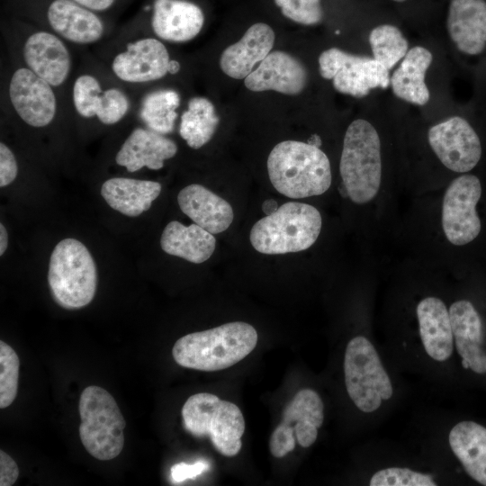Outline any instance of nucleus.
I'll use <instances>...</instances> for the list:
<instances>
[{
	"instance_id": "obj_1",
	"label": "nucleus",
	"mask_w": 486,
	"mask_h": 486,
	"mask_svg": "<svg viewBox=\"0 0 486 486\" xmlns=\"http://www.w3.org/2000/svg\"><path fill=\"white\" fill-rule=\"evenodd\" d=\"M68 101L76 118L112 127L134 115L136 93L118 81L102 61L88 59L75 71Z\"/></svg>"
},
{
	"instance_id": "obj_2",
	"label": "nucleus",
	"mask_w": 486,
	"mask_h": 486,
	"mask_svg": "<svg viewBox=\"0 0 486 486\" xmlns=\"http://www.w3.org/2000/svg\"><path fill=\"white\" fill-rule=\"evenodd\" d=\"M256 343L255 328L247 322L235 321L180 338L172 348V355L183 367L214 372L244 359Z\"/></svg>"
},
{
	"instance_id": "obj_3",
	"label": "nucleus",
	"mask_w": 486,
	"mask_h": 486,
	"mask_svg": "<svg viewBox=\"0 0 486 486\" xmlns=\"http://www.w3.org/2000/svg\"><path fill=\"white\" fill-rule=\"evenodd\" d=\"M267 172L275 190L292 199L323 194L332 182L330 163L317 146L284 140L274 147L267 158Z\"/></svg>"
},
{
	"instance_id": "obj_4",
	"label": "nucleus",
	"mask_w": 486,
	"mask_h": 486,
	"mask_svg": "<svg viewBox=\"0 0 486 486\" xmlns=\"http://www.w3.org/2000/svg\"><path fill=\"white\" fill-rule=\"evenodd\" d=\"M113 40L109 45L111 54L104 64L118 81L135 93L181 70V63L171 58L164 41L156 37L138 35Z\"/></svg>"
},
{
	"instance_id": "obj_5",
	"label": "nucleus",
	"mask_w": 486,
	"mask_h": 486,
	"mask_svg": "<svg viewBox=\"0 0 486 486\" xmlns=\"http://www.w3.org/2000/svg\"><path fill=\"white\" fill-rule=\"evenodd\" d=\"M339 171L348 198L356 204L372 202L382 183L381 140L375 128L364 119L348 126Z\"/></svg>"
},
{
	"instance_id": "obj_6",
	"label": "nucleus",
	"mask_w": 486,
	"mask_h": 486,
	"mask_svg": "<svg viewBox=\"0 0 486 486\" xmlns=\"http://www.w3.org/2000/svg\"><path fill=\"white\" fill-rule=\"evenodd\" d=\"M322 218L308 203L288 202L257 220L250 230L252 247L259 253L280 255L306 250L320 236Z\"/></svg>"
},
{
	"instance_id": "obj_7",
	"label": "nucleus",
	"mask_w": 486,
	"mask_h": 486,
	"mask_svg": "<svg viewBox=\"0 0 486 486\" xmlns=\"http://www.w3.org/2000/svg\"><path fill=\"white\" fill-rule=\"evenodd\" d=\"M8 58L46 81L63 95L75 74L70 44L45 29H32L4 39Z\"/></svg>"
},
{
	"instance_id": "obj_8",
	"label": "nucleus",
	"mask_w": 486,
	"mask_h": 486,
	"mask_svg": "<svg viewBox=\"0 0 486 486\" xmlns=\"http://www.w3.org/2000/svg\"><path fill=\"white\" fill-rule=\"evenodd\" d=\"M48 283L53 300L67 310H77L94 299L97 286L95 262L76 238H64L52 250Z\"/></svg>"
},
{
	"instance_id": "obj_9",
	"label": "nucleus",
	"mask_w": 486,
	"mask_h": 486,
	"mask_svg": "<svg viewBox=\"0 0 486 486\" xmlns=\"http://www.w3.org/2000/svg\"><path fill=\"white\" fill-rule=\"evenodd\" d=\"M182 418L187 432L196 437L209 436L222 455L231 457L240 451L245 419L236 404L212 393H196L184 402Z\"/></svg>"
},
{
	"instance_id": "obj_10",
	"label": "nucleus",
	"mask_w": 486,
	"mask_h": 486,
	"mask_svg": "<svg viewBox=\"0 0 486 486\" xmlns=\"http://www.w3.org/2000/svg\"><path fill=\"white\" fill-rule=\"evenodd\" d=\"M79 436L86 450L101 461L118 456L124 446L125 419L105 389L91 385L79 400Z\"/></svg>"
},
{
	"instance_id": "obj_11",
	"label": "nucleus",
	"mask_w": 486,
	"mask_h": 486,
	"mask_svg": "<svg viewBox=\"0 0 486 486\" xmlns=\"http://www.w3.org/2000/svg\"><path fill=\"white\" fill-rule=\"evenodd\" d=\"M344 374L349 398L361 411L371 413L393 393L392 382L374 345L364 337L353 338L346 346Z\"/></svg>"
},
{
	"instance_id": "obj_12",
	"label": "nucleus",
	"mask_w": 486,
	"mask_h": 486,
	"mask_svg": "<svg viewBox=\"0 0 486 486\" xmlns=\"http://www.w3.org/2000/svg\"><path fill=\"white\" fill-rule=\"evenodd\" d=\"M320 73L332 79L334 88L345 94L363 97L372 89H386L391 84L389 70L374 58L349 54L337 48L319 57Z\"/></svg>"
},
{
	"instance_id": "obj_13",
	"label": "nucleus",
	"mask_w": 486,
	"mask_h": 486,
	"mask_svg": "<svg viewBox=\"0 0 486 486\" xmlns=\"http://www.w3.org/2000/svg\"><path fill=\"white\" fill-rule=\"evenodd\" d=\"M482 196V184L473 175H463L446 188L441 212L442 230L454 246H464L479 235L482 223L476 205Z\"/></svg>"
},
{
	"instance_id": "obj_14",
	"label": "nucleus",
	"mask_w": 486,
	"mask_h": 486,
	"mask_svg": "<svg viewBox=\"0 0 486 486\" xmlns=\"http://www.w3.org/2000/svg\"><path fill=\"white\" fill-rule=\"evenodd\" d=\"M428 139L440 162L454 172L466 173L481 159V140L470 123L462 117L454 116L432 126Z\"/></svg>"
},
{
	"instance_id": "obj_15",
	"label": "nucleus",
	"mask_w": 486,
	"mask_h": 486,
	"mask_svg": "<svg viewBox=\"0 0 486 486\" xmlns=\"http://www.w3.org/2000/svg\"><path fill=\"white\" fill-rule=\"evenodd\" d=\"M45 17V30L72 46H92L106 40V25L101 17L72 0H52Z\"/></svg>"
},
{
	"instance_id": "obj_16",
	"label": "nucleus",
	"mask_w": 486,
	"mask_h": 486,
	"mask_svg": "<svg viewBox=\"0 0 486 486\" xmlns=\"http://www.w3.org/2000/svg\"><path fill=\"white\" fill-rule=\"evenodd\" d=\"M150 28L153 37L162 41L184 43L194 39L204 24V14L188 0H154Z\"/></svg>"
},
{
	"instance_id": "obj_17",
	"label": "nucleus",
	"mask_w": 486,
	"mask_h": 486,
	"mask_svg": "<svg viewBox=\"0 0 486 486\" xmlns=\"http://www.w3.org/2000/svg\"><path fill=\"white\" fill-rule=\"evenodd\" d=\"M178 148L176 142L141 123L134 127L115 154V163L129 172L144 167L159 170L165 161L174 158Z\"/></svg>"
},
{
	"instance_id": "obj_18",
	"label": "nucleus",
	"mask_w": 486,
	"mask_h": 486,
	"mask_svg": "<svg viewBox=\"0 0 486 486\" xmlns=\"http://www.w3.org/2000/svg\"><path fill=\"white\" fill-rule=\"evenodd\" d=\"M308 73L302 63L287 52H270L246 78V87L253 92L274 90L295 95L305 87Z\"/></svg>"
},
{
	"instance_id": "obj_19",
	"label": "nucleus",
	"mask_w": 486,
	"mask_h": 486,
	"mask_svg": "<svg viewBox=\"0 0 486 486\" xmlns=\"http://www.w3.org/2000/svg\"><path fill=\"white\" fill-rule=\"evenodd\" d=\"M274 39V32L268 24H253L238 42L222 51L220 69L231 78L245 79L271 52Z\"/></svg>"
},
{
	"instance_id": "obj_20",
	"label": "nucleus",
	"mask_w": 486,
	"mask_h": 486,
	"mask_svg": "<svg viewBox=\"0 0 486 486\" xmlns=\"http://www.w3.org/2000/svg\"><path fill=\"white\" fill-rule=\"evenodd\" d=\"M446 27L460 51L482 53L486 47V1L451 0Z\"/></svg>"
},
{
	"instance_id": "obj_21",
	"label": "nucleus",
	"mask_w": 486,
	"mask_h": 486,
	"mask_svg": "<svg viewBox=\"0 0 486 486\" xmlns=\"http://www.w3.org/2000/svg\"><path fill=\"white\" fill-rule=\"evenodd\" d=\"M177 202L186 216L213 235L228 230L234 219L231 205L202 184L184 187L177 195Z\"/></svg>"
},
{
	"instance_id": "obj_22",
	"label": "nucleus",
	"mask_w": 486,
	"mask_h": 486,
	"mask_svg": "<svg viewBox=\"0 0 486 486\" xmlns=\"http://www.w3.org/2000/svg\"><path fill=\"white\" fill-rule=\"evenodd\" d=\"M449 310L453 337L459 356L476 374L486 373V354L482 349V323L479 313L467 300L454 302Z\"/></svg>"
},
{
	"instance_id": "obj_23",
	"label": "nucleus",
	"mask_w": 486,
	"mask_h": 486,
	"mask_svg": "<svg viewBox=\"0 0 486 486\" xmlns=\"http://www.w3.org/2000/svg\"><path fill=\"white\" fill-rule=\"evenodd\" d=\"M420 338L426 353L443 362L453 353V331L449 310L439 298L422 299L416 309Z\"/></svg>"
},
{
	"instance_id": "obj_24",
	"label": "nucleus",
	"mask_w": 486,
	"mask_h": 486,
	"mask_svg": "<svg viewBox=\"0 0 486 486\" xmlns=\"http://www.w3.org/2000/svg\"><path fill=\"white\" fill-rule=\"evenodd\" d=\"M161 189V184L156 181L112 177L102 184L101 194L112 209L137 217L151 207Z\"/></svg>"
},
{
	"instance_id": "obj_25",
	"label": "nucleus",
	"mask_w": 486,
	"mask_h": 486,
	"mask_svg": "<svg viewBox=\"0 0 486 486\" xmlns=\"http://www.w3.org/2000/svg\"><path fill=\"white\" fill-rule=\"evenodd\" d=\"M160 247L164 252L194 264L207 261L213 254L216 238L196 223L185 226L172 220L165 227Z\"/></svg>"
},
{
	"instance_id": "obj_26",
	"label": "nucleus",
	"mask_w": 486,
	"mask_h": 486,
	"mask_svg": "<svg viewBox=\"0 0 486 486\" xmlns=\"http://www.w3.org/2000/svg\"><path fill=\"white\" fill-rule=\"evenodd\" d=\"M432 59L431 52L424 47L410 49L391 77L393 94L408 103L425 105L430 97L425 75Z\"/></svg>"
},
{
	"instance_id": "obj_27",
	"label": "nucleus",
	"mask_w": 486,
	"mask_h": 486,
	"mask_svg": "<svg viewBox=\"0 0 486 486\" xmlns=\"http://www.w3.org/2000/svg\"><path fill=\"white\" fill-rule=\"evenodd\" d=\"M448 441L468 475L486 486V428L473 421H461L451 429Z\"/></svg>"
},
{
	"instance_id": "obj_28",
	"label": "nucleus",
	"mask_w": 486,
	"mask_h": 486,
	"mask_svg": "<svg viewBox=\"0 0 486 486\" xmlns=\"http://www.w3.org/2000/svg\"><path fill=\"white\" fill-rule=\"evenodd\" d=\"M179 93L172 88H158L136 93L134 115L147 128L167 135L176 129L180 105Z\"/></svg>"
},
{
	"instance_id": "obj_29",
	"label": "nucleus",
	"mask_w": 486,
	"mask_h": 486,
	"mask_svg": "<svg viewBox=\"0 0 486 486\" xmlns=\"http://www.w3.org/2000/svg\"><path fill=\"white\" fill-rule=\"evenodd\" d=\"M323 410L320 395L311 389H302L285 406L280 423L293 429L301 446L309 447L317 439L318 428L324 420Z\"/></svg>"
},
{
	"instance_id": "obj_30",
	"label": "nucleus",
	"mask_w": 486,
	"mask_h": 486,
	"mask_svg": "<svg viewBox=\"0 0 486 486\" xmlns=\"http://www.w3.org/2000/svg\"><path fill=\"white\" fill-rule=\"evenodd\" d=\"M219 122L213 104L205 97L194 96L180 115L178 132L188 147L198 149L212 140Z\"/></svg>"
},
{
	"instance_id": "obj_31",
	"label": "nucleus",
	"mask_w": 486,
	"mask_h": 486,
	"mask_svg": "<svg viewBox=\"0 0 486 486\" xmlns=\"http://www.w3.org/2000/svg\"><path fill=\"white\" fill-rule=\"evenodd\" d=\"M369 43L374 58L388 70L402 59L409 50L408 40L401 32L392 24L374 28L369 35Z\"/></svg>"
},
{
	"instance_id": "obj_32",
	"label": "nucleus",
	"mask_w": 486,
	"mask_h": 486,
	"mask_svg": "<svg viewBox=\"0 0 486 486\" xmlns=\"http://www.w3.org/2000/svg\"><path fill=\"white\" fill-rule=\"evenodd\" d=\"M19 357L3 340L0 341V408L11 405L17 395Z\"/></svg>"
},
{
	"instance_id": "obj_33",
	"label": "nucleus",
	"mask_w": 486,
	"mask_h": 486,
	"mask_svg": "<svg viewBox=\"0 0 486 486\" xmlns=\"http://www.w3.org/2000/svg\"><path fill=\"white\" fill-rule=\"evenodd\" d=\"M371 486H436L433 478L409 468L390 467L376 472L371 478Z\"/></svg>"
},
{
	"instance_id": "obj_34",
	"label": "nucleus",
	"mask_w": 486,
	"mask_h": 486,
	"mask_svg": "<svg viewBox=\"0 0 486 486\" xmlns=\"http://www.w3.org/2000/svg\"><path fill=\"white\" fill-rule=\"evenodd\" d=\"M274 3L285 17L297 23L313 25L323 18L320 0H274Z\"/></svg>"
},
{
	"instance_id": "obj_35",
	"label": "nucleus",
	"mask_w": 486,
	"mask_h": 486,
	"mask_svg": "<svg viewBox=\"0 0 486 486\" xmlns=\"http://www.w3.org/2000/svg\"><path fill=\"white\" fill-rule=\"evenodd\" d=\"M293 429L279 423L273 431L269 440V449L273 456L281 458L295 448Z\"/></svg>"
},
{
	"instance_id": "obj_36",
	"label": "nucleus",
	"mask_w": 486,
	"mask_h": 486,
	"mask_svg": "<svg viewBox=\"0 0 486 486\" xmlns=\"http://www.w3.org/2000/svg\"><path fill=\"white\" fill-rule=\"evenodd\" d=\"M18 175V161L14 151L4 141L0 143V186L12 184Z\"/></svg>"
},
{
	"instance_id": "obj_37",
	"label": "nucleus",
	"mask_w": 486,
	"mask_h": 486,
	"mask_svg": "<svg viewBox=\"0 0 486 486\" xmlns=\"http://www.w3.org/2000/svg\"><path fill=\"white\" fill-rule=\"evenodd\" d=\"M208 468L209 464L205 461H198L193 464L181 462L170 468L171 480L175 483H179L187 479L195 478Z\"/></svg>"
},
{
	"instance_id": "obj_38",
	"label": "nucleus",
	"mask_w": 486,
	"mask_h": 486,
	"mask_svg": "<svg viewBox=\"0 0 486 486\" xmlns=\"http://www.w3.org/2000/svg\"><path fill=\"white\" fill-rule=\"evenodd\" d=\"M19 476L15 461L3 450H0V485L11 486Z\"/></svg>"
},
{
	"instance_id": "obj_39",
	"label": "nucleus",
	"mask_w": 486,
	"mask_h": 486,
	"mask_svg": "<svg viewBox=\"0 0 486 486\" xmlns=\"http://www.w3.org/2000/svg\"><path fill=\"white\" fill-rule=\"evenodd\" d=\"M83 7L94 13L104 12L110 9L116 0H72Z\"/></svg>"
},
{
	"instance_id": "obj_40",
	"label": "nucleus",
	"mask_w": 486,
	"mask_h": 486,
	"mask_svg": "<svg viewBox=\"0 0 486 486\" xmlns=\"http://www.w3.org/2000/svg\"><path fill=\"white\" fill-rule=\"evenodd\" d=\"M278 208V203L274 199H267L262 204V211L266 215L273 214Z\"/></svg>"
},
{
	"instance_id": "obj_41",
	"label": "nucleus",
	"mask_w": 486,
	"mask_h": 486,
	"mask_svg": "<svg viewBox=\"0 0 486 486\" xmlns=\"http://www.w3.org/2000/svg\"><path fill=\"white\" fill-rule=\"evenodd\" d=\"M8 246V233L3 223L0 224V256H3Z\"/></svg>"
},
{
	"instance_id": "obj_42",
	"label": "nucleus",
	"mask_w": 486,
	"mask_h": 486,
	"mask_svg": "<svg viewBox=\"0 0 486 486\" xmlns=\"http://www.w3.org/2000/svg\"><path fill=\"white\" fill-rule=\"evenodd\" d=\"M308 143L319 147V145H320V139H319L318 136L314 135V136H312V137L309 140Z\"/></svg>"
},
{
	"instance_id": "obj_43",
	"label": "nucleus",
	"mask_w": 486,
	"mask_h": 486,
	"mask_svg": "<svg viewBox=\"0 0 486 486\" xmlns=\"http://www.w3.org/2000/svg\"><path fill=\"white\" fill-rule=\"evenodd\" d=\"M392 1H395V2H398V3H401V2H404L406 0H392Z\"/></svg>"
}]
</instances>
